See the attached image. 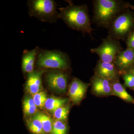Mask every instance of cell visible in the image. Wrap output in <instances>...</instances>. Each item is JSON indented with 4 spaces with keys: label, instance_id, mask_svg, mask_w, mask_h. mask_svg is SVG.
Segmentation results:
<instances>
[{
    "label": "cell",
    "instance_id": "cell-12",
    "mask_svg": "<svg viewBox=\"0 0 134 134\" xmlns=\"http://www.w3.org/2000/svg\"><path fill=\"white\" fill-rule=\"evenodd\" d=\"M39 51V48L37 47L33 50H25L24 51L22 58V68L25 74H28L34 70V63Z\"/></svg>",
    "mask_w": 134,
    "mask_h": 134
},
{
    "label": "cell",
    "instance_id": "cell-18",
    "mask_svg": "<svg viewBox=\"0 0 134 134\" xmlns=\"http://www.w3.org/2000/svg\"><path fill=\"white\" fill-rule=\"evenodd\" d=\"M23 108L25 115L30 116L35 114L37 111V107L33 98L26 97L24 100Z\"/></svg>",
    "mask_w": 134,
    "mask_h": 134
},
{
    "label": "cell",
    "instance_id": "cell-19",
    "mask_svg": "<svg viewBox=\"0 0 134 134\" xmlns=\"http://www.w3.org/2000/svg\"><path fill=\"white\" fill-rule=\"evenodd\" d=\"M68 127L63 121L56 120L53 122L51 134H68Z\"/></svg>",
    "mask_w": 134,
    "mask_h": 134
},
{
    "label": "cell",
    "instance_id": "cell-26",
    "mask_svg": "<svg viewBox=\"0 0 134 134\" xmlns=\"http://www.w3.org/2000/svg\"><path fill=\"white\" fill-rule=\"evenodd\" d=\"M133 88V90H134V88Z\"/></svg>",
    "mask_w": 134,
    "mask_h": 134
},
{
    "label": "cell",
    "instance_id": "cell-25",
    "mask_svg": "<svg viewBox=\"0 0 134 134\" xmlns=\"http://www.w3.org/2000/svg\"><path fill=\"white\" fill-rule=\"evenodd\" d=\"M131 8H132L133 9H134V6H131Z\"/></svg>",
    "mask_w": 134,
    "mask_h": 134
},
{
    "label": "cell",
    "instance_id": "cell-3",
    "mask_svg": "<svg viewBox=\"0 0 134 134\" xmlns=\"http://www.w3.org/2000/svg\"><path fill=\"white\" fill-rule=\"evenodd\" d=\"M69 59L66 53L58 50H40L36 63L40 68L65 70L69 67Z\"/></svg>",
    "mask_w": 134,
    "mask_h": 134
},
{
    "label": "cell",
    "instance_id": "cell-4",
    "mask_svg": "<svg viewBox=\"0 0 134 134\" xmlns=\"http://www.w3.org/2000/svg\"><path fill=\"white\" fill-rule=\"evenodd\" d=\"M119 4L113 0H98L96 2L95 18L99 24L107 26L119 10Z\"/></svg>",
    "mask_w": 134,
    "mask_h": 134
},
{
    "label": "cell",
    "instance_id": "cell-5",
    "mask_svg": "<svg viewBox=\"0 0 134 134\" xmlns=\"http://www.w3.org/2000/svg\"><path fill=\"white\" fill-rule=\"evenodd\" d=\"M119 46L114 41L110 40H105L98 47L92 48V53H95L99 55L100 61L113 63L115 57L120 52Z\"/></svg>",
    "mask_w": 134,
    "mask_h": 134
},
{
    "label": "cell",
    "instance_id": "cell-21",
    "mask_svg": "<svg viewBox=\"0 0 134 134\" xmlns=\"http://www.w3.org/2000/svg\"><path fill=\"white\" fill-rule=\"evenodd\" d=\"M47 98L46 93L44 91L40 92L33 95L34 101L37 107L40 108H42L45 107Z\"/></svg>",
    "mask_w": 134,
    "mask_h": 134
},
{
    "label": "cell",
    "instance_id": "cell-16",
    "mask_svg": "<svg viewBox=\"0 0 134 134\" xmlns=\"http://www.w3.org/2000/svg\"><path fill=\"white\" fill-rule=\"evenodd\" d=\"M34 116L41 121L44 134H52L53 122L51 118L43 113H38Z\"/></svg>",
    "mask_w": 134,
    "mask_h": 134
},
{
    "label": "cell",
    "instance_id": "cell-1",
    "mask_svg": "<svg viewBox=\"0 0 134 134\" xmlns=\"http://www.w3.org/2000/svg\"><path fill=\"white\" fill-rule=\"evenodd\" d=\"M65 7L59 8V18L70 29L90 34L91 27L87 7L85 5H74L70 1Z\"/></svg>",
    "mask_w": 134,
    "mask_h": 134
},
{
    "label": "cell",
    "instance_id": "cell-15",
    "mask_svg": "<svg viewBox=\"0 0 134 134\" xmlns=\"http://www.w3.org/2000/svg\"><path fill=\"white\" fill-rule=\"evenodd\" d=\"M66 98H59L52 97L47 98L46 101L45 107L50 112L53 113L58 108L65 105L68 102Z\"/></svg>",
    "mask_w": 134,
    "mask_h": 134
},
{
    "label": "cell",
    "instance_id": "cell-22",
    "mask_svg": "<svg viewBox=\"0 0 134 134\" xmlns=\"http://www.w3.org/2000/svg\"><path fill=\"white\" fill-rule=\"evenodd\" d=\"M125 86L129 88H134V76L130 73L123 76Z\"/></svg>",
    "mask_w": 134,
    "mask_h": 134
},
{
    "label": "cell",
    "instance_id": "cell-13",
    "mask_svg": "<svg viewBox=\"0 0 134 134\" xmlns=\"http://www.w3.org/2000/svg\"><path fill=\"white\" fill-rule=\"evenodd\" d=\"M114 62L120 70L128 68L134 62V50L127 48L120 52L116 55Z\"/></svg>",
    "mask_w": 134,
    "mask_h": 134
},
{
    "label": "cell",
    "instance_id": "cell-2",
    "mask_svg": "<svg viewBox=\"0 0 134 134\" xmlns=\"http://www.w3.org/2000/svg\"><path fill=\"white\" fill-rule=\"evenodd\" d=\"M29 14L43 22L53 23L59 18L56 4L53 0H30L27 2Z\"/></svg>",
    "mask_w": 134,
    "mask_h": 134
},
{
    "label": "cell",
    "instance_id": "cell-17",
    "mask_svg": "<svg viewBox=\"0 0 134 134\" xmlns=\"http://www.w3.org/2000/svg\"><path fill=\"white\" fill-rule=\"evenodd\" d=\"M27 124L29 130L32 134H45L41 121L34 116L27 121Z\"/></svg>",
    "mask_w": 134,
    "mask_h": 134
},
{
    "label": "cell",
    "instance_id": "cell-6",
    "mask_svg": "<svg viewBox=\"0 0 134 134\" xmlns=\"http://www.w3.org/2000/svg\"><path fill=\"white\" fill-rule=\"evenodd\" d=\"M47 83L50 88L60 93L65 92L66 90L68 76L61 71H52L45 75Z\"/></svg>",
    "mask_w": 134,
    "mask_h": 134
},
{
    "label": "cell",
    "instance_id": "cell-9",
    "mask_svg": "<svg viewBox=\"0 0 134 134\" xmlns=\"http://www.w3.org/2000/svg\"><path fill=\"white\" fill-rule=\"evenodd\" d=\"M44 73V70H34L27 74L25 90L28 93L34 95L38 93L42 89L41 77Z\"/></svg>",
    "mask_w": 134,
    "mask_h": 134
},
{
    "label": "cell",
    "instance_id": "cell-7",
    "mask_svg": "<svg viewBox=\"0 0 134 134\" xmlns=\"http://www.w3.org/2000/svg\"><path fill=\"white\" fill-rule=\"evenodd\" d=\"M133 24V19L130 15L122 14L114 20L113 25V32L116 37L121 38L129 31Z\"/></svg>",
    "mask_w": 134,
    "mask_h": 134
},
{
    "label": "cell",
    "instance_id": "cell-20",
    "mask_svg": "<svg viewBox=\"0 0 134 134\" xmlns=\"http://www.w3.org/2000/svg\"><path fill=\"white\" fill-rule=\"evenodd\" d=\"M69 111V106H63L55 110L53 113L54 117L57 120H65L68 117Z\"/></svg>",
    "mask_w": 134,
    "mask_h": 134
},
{
    "label": "cell",
    "instance_id": "cell-10",
    "mask_svg": "<svg viewBox=\"0 0 134 134\" xmlns=\"http://www.w3.org/2000/svg\"><path fill=\"white\" fill-rule=\"evenodd\" d=\"M93 92L99 96H106L113 94L111 82L108 79L94 76L92 80Z\"/></svg>",
    "mask_w": 134,
    "mask_h": 134
},
{
    "label": "cell",
    "instance_id": "cell-11",
    "mask_svg": "<svg viewBox=\"0 0 134 134\" xmlns=\"http://www.w3.org/2000/svg\"><path fill=\"white\" fill-rule=\"evenodd\" d=\"M96 71L98 76L111 81L118 80V71L113 63L100 61L97 66Z\"/></svg>",
    "mask_w": 134,
    "mask_h": 134
},
{
    "label": "cell",
    "instance_id": "cell-14",
    "mask_svg": "<svg viewBox=\"0 0 134 134\" xmlns=\"http://www.w3.org/2000/svg\"><path fill=\"white\" fill-rule=\"evenodd\" d=\"M111 82L113 94L119 97L127 103L134 104V98L126 90L118 80Z\"/></svg>",
    "mask_w": 134,
    "mask_h": 134
},
{
    "label": "cell",
    "instance_id": "cell-8",
    "mask_svg": "<svg viewBox=\"0 0 134 134\" xmlns=\"http://www.w3.org/2000/svg\"><path fill=\"white\" fill-rule=\"evenodd\" d=\"M89 84L79 79L75 78L72 80L69 88V95L72 102L79 104L83 98Z\"/></svg>",
    "mask_w": 134,
    "mask_h": 134
},
{
    "label": "cell",
    "instance_id": "cell-23",
    "mask_svg": "<svg viewBox=\"0 0 134 134\" xmlns=\"http://www.w3.org/2000/svg\"><path fill=\"white\" fill-rule=\"evenodd\" d=\"M127 45L128 48L134 50V32L128 40Z\"/></svg>",
    "mask_w": 134,
    "mask_h": 134
},
{
    "label": "cell",
    "instance_id": "cell-24",
    "mask_svg": "<svg viewBox=\"0 0 134 134\" xmlns=\"http://www.w3.org/2000/svg\"><path fill=\"white\" fill-rule=\"evenodd\" d=\"M129 73L132 74L134 76V67L132 68V69L130 70V72Z\"/></svg>",
    "mask_w": 134,
    "mask_h": 134
}]
</instances>
